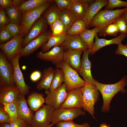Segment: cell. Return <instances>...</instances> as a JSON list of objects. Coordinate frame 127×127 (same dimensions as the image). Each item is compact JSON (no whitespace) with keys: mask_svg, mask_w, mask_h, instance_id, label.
Wrapping results in <instances>:
<instances>
[{"mask_svg":"<svg viewBox=\"0 0 127 127\" xmlns=\"http://www.w3.org/2000/svg\"><path fill=\"white\" fill-rule=\"evenodd\" d=\"M95 85L103 98V103L102 111L103 112H107L110 110L111 101L115 95L120 91L122 93L126 92L125 87L127 85V76H123L119 81L114 84H104L97 81Z\"/></svg>","mask_w":127,"mask_h":127,"instance_id":"1","label":"cell"},{"mask_svg":"<svg viewBox=\"0 0 127 127\" xmlns=\"http://www.w3.org/2000/svg\"><path fill=\"white\" fill-rule=\"evenodd\" d=\"M57 68L62 69L64 75V82L66 85L67 91L84 86L86 82L79 76L78 72L63 61L56 65Z\"/></svg>","mask_w":127,"mask_h":127,"instance_id":"2","label":"cell"},{"mask_svg":"<svg viewBox=\"0 0 127 127\" xmlns=\"http://www.w3.org/2000/svg\"><path fill=\"white\" fill-rule=\"evenodd\" d=\"M127 9V7H125L123 9L114 10H109L105 9L101 10L92 20L89 27H106L114 23Z\"/></svg>","mask_w":127,"mask_h":127,"instance_id":"3","label":"cell"},{"mask_svg":"<svg viewBox=\"0 0 127 127\" xmlns=\"http://www.w3.org/2000/svg\"><path fill=\"white\" fill-rule=\"evenodd\" d=\"M81 89L82 94L83 108L95 119L94 105L98 99L99 90L95 84L88 83L81 87Z\"/></svg>","mask_w":127,"mask_h":127,"instance_id":"4","label":"cell"},{"mask_svg":"<svg viewBox=\"0 0 127 127\" xmlns=\"http://www.w3.org/2000/svg\"><path fill=\"white\" fill-rule=\"evenodd\" d=\"M52 1L48 0L40 7L21 14L20 25L23 28V36L28 34L32 25L48 8Z\"/></svg>","mask_w":127,"mask_h":127,"instance_id":"5","label":"cell"},{"mask_svg":"<svg viewBox=\"0 0 127 127\" xmlns=\"http://www.w3.org/2000/svg\"><path fill=\"white\" fill-rule=\"evenodd\" d=\"M86 114L81 108H59L55 109L52 117L51 124L53 126L62 121H73L78 116Z\"/></svg>","mask_w":127,"mask_h":127,"instance_id":"6","label":"cell"},{"mask_svg":"<svg viewBox=\"0 0 127 127\" xmlns=\"http://www.w3.org/2000/svg\"><path fill=\"white\" fill-rule=\"evenodd\" d=\"M12 65L3 52H0V85L3 86H16L13 76Z\"/></svg>","mask_w":127,"mask_h":127,"instance_id":"7","label":"cell"},{"mask_svg":"<svg viewBox=\"0 0 127 127\" xmlns=\"http://www.w3.org/2000/svg\"><path fill=\"white\" fill-rule=\"evenodd\" d=\"M21 57L20 53L18 54L10 61L13 67V78L16 85L19 89L20 94L25 97L29 93L30 88L25 83L20 67L19 61Z\"/></svg>","mask_w":127,"mask_h":127,"instance_id":"8","label":"cell"},{"mask_svg":"<svg viewBox=\"0 0 127 127\" xmlns=\"http://www.w3.org/2000/svg\"><path fill=\"white\" fill-rule=\"evenodd\" d=\"M55 108L46 104L35 112L30 125L33 127H47L51 124Z\"/></svg>","mask_w":127,"mask_h":127,"instance_id":"9","label":"cell"},{"mask_svg":"<svg viewBox=\"0 0 127 127\" xmlns=\"http://www.w3.org/2000/svg\"><path fill=\"white\" fill-rule=\"evenodd\" d=\"M47 96L45 98L46 104L53 107L55 109L59 108L64 101L67 95L66 84L64 83L56 89L52 91L46 90Z\"/></svg>","mask_w":127,"mask_h":127,"instance_id":"10","label":"cell"},{"mask_svg":"<svg viewBox=\"0 0 127 127\" xmlns=\"http://www.w3.org/2000/svg\"><path fill=\"white\" fill-rule=\"evenodd\" d=\"M23 36L22 34L14 36L6 42L0 44V48L9 60L17 54L19 53L22 48Z\"/></svg>","mask_w":127,"mask_h":127,"instance_id":"11","label":"cell"},{"mask_svg":"<svg viewBox=\"0 0 127 127\" xmlns=\"http://www.w3.org/2000/svg\"><path fill=\"white\" fill-rule=\"evenodd\" d=\"M52 36V32L46 31L21 48L20 53L21 57H26L31 55L48 41Z\"/></svg>","mask_w":127,"mask_h":127,"instance_id":"12","label":"cell"},{"mask_svg":"<svg viewBox=\"0 0 127 127\" xmlns=\"http://www.w3.org/2000/svg\"><path fill=\"white\" fill-rule=\"evenodd\" d=\"M48 24L44 17H40L33 24L28 33L23 39L22 48L46 31Z\"/></svg>","mask_w":127,"mask_h":127,"instance_id":"13","label":"cell"},{"mask_svg":"<svg viewBox=\"0 0 127 127\" xmlns=\"http://www.w3.org/2000/svg\"><path fill=\"white\" fill-rule=\"evenodd\" d=\"M81 87L67 91L66 99L60 108H83L82 94Z\"/></svg>","mask_w":127,"mask_h":127,"instance_id":"14","label":"cell"},{"mask_svg":"<svg viewBox=\"0 0 127 127\" xmlns=\"http://www.w3.org/2000/svg\"><path fill=\"white\" fill-rule=\"evenodd\" d=\"M65 50L61 46H56L50 50L43 53H37L36 56L40 60L52 62L56 65L63 61V56Z\"/></svg>","mask_w":127,"mask_h":127,"instance_id":"15","label":"cell"},{"mask_svg":"<svg viewBox=\"0 0 127 127\" xmlns=\"http://www.w3.org/2000/svg\"><path fill=\"white\" fill-rule=\"evenodd\" d=\"M18 118L22 119L30 125L34 114L28 107L27 100L20 93L16 102Z\"/></svg>","mask_w":127,"mask_h":127,"instance_id":"16","label":"cell"},{"mask_svg":"<svg viewBox=\"0 0 127 127\" xmlns=\"http://www.w3.org/2000/svg\"><path fill=\"white\" fill-rule=\"evenodd\" d=\"M78 72L86 82L95 84L97 81L93 77L91 72V64L88 58L90 51L87 49L84 51Z\"/></svg>","mask_w":127,"mask_h":127,"instance_id":"17","label":"cell"},{"mask_svg":"<svg viewBox=\"0 0 127 127\" xmlns=\"http://www.w3.org/2000/svg\"><path fill=\"white\" fill-rule=\"evenodd\" d=\"M20 94L16 86L0 87V103H15Z\"/></svg>","mask_w":127,"mask_h":127,"instance_id":"18","label":"cell"},{"mask_svg":"<svg viewBox=\"0 0 127 127\" xmlns=\"http://www.w3.org/2000/svg\"><path fill=\"white\" fill-rule=\"evenodd\" d=\"M60 46L65 50L72 49L83 51L88 49L87 45L79 35H72L67 34L66 39Z\"/></svg>","mask_w":127,"mask_h":127,"instance_id":"19","label":"cell"},{"mask_svg":"<svg viewBox=\"0 0 127 127\" xmlns=\"http://www.w3.org/2000/svg\"><path fill=\"white\" fill-rule=\"evenodd\" d=\"M83 52L77 50H65L63 56V61L78 72L81 64V56Z\"/></svg>","mask_w":127,"mask_h":127,"instance_id":"20","label":"cell"},{"mask_svg":"<svg viewBox=\"0 0 127 127\" xmlns=\"http://www.w3.org/2000/svg\"><path fill=\"white\" fill-rule=\"evenodd\" d=\"M108 1L109 0H96L90 4L83 20L87 29H88L90 23L94 17L106 5Z\"/></svg>","mask_w":127,"mask_h":127,"instance_id":"21","label":"cell"},{"mask_svg":"<svg viewBox=\"0 0 127 127\" xmlns=\"http://www.w3.org/2000/svg\"><path fill=\"white\" fill-rule=\"evenodd\" d=\"M94 0H72L73 3L69 10L79 20H83L88 7Z\"/></svg>","mask_w":127,"mask_h":127,"instance_id":"22","label":"cell"},{"mask_svg":"<svg viewBox=\"0 0 127 127\" xmlns=\"http://www.w3.org/2000/svg\"><path fill=\"white\" fill-rule=\"evenodd\" d=\"M127 36L123 34H120L118 36L111 40H107L104 39H99L97 34L95 37V41L93 47L90 51V55L94 54L102 48L106 46L113 44H118L122 43L123 40Z\"/></svg>","mask_w":127,"mask_h":127,"instance_id":"23","label":"cell"},{"mask_svg":"<svg viewBox=\"0 0 127 127\" xmlns=\"http://www.w3.org/2000/svg\"><path fill=\"white\" fill-rule=\"evenodd\" d=\"M105 27H95L92 29H87L79 35L87 45L88 49L90 51L93 47L94 44V39L98 33Z\"/></svg>","mask_w":127,"mask_h":127,"instance_id":"24","label":"cell"},{"mask_svg":"<svg viewBox=\"0 0 127 127\" xmlns=\"http://www.w3.org/2000/svg\"><path fill=\"white\" fill-rule=\"evenodd\" d=\"M54 73V69L49 67L45 69L40 81L37 84L36 88L39 90L49 89L50 87Z\"/></svg>","mask_w":127,"mask_h":127,"instance_id":"25","label":"cell"},{"mask_svg":"<svg viewBox=\"0 0 127 127\" xmlns=\"http://www.w3.org/2000/svg\"><path fill=\"white\" fill-rule=\"evenodd\" d=\"M27 101L30 109L36 112L43 106L45 103V99L42 94L34 92L28 96Z\"/></svg>","mask_w":127,"mask_h":127,"instance_id":"26","label":"cell"},{"mask_svg":"<svg viewBox=\"0 0 127 127\" xmlns=\"http://www.w3.org/2000/svg\"><path fill=\"white\" fill-rule=\"evenodd\" d=\"M59 18L64 25L66 34L74 22L79 20L69 10H60Z\"/></svg>","mask_w":127,"mask_h":127,"instance_id":"27","label":"cell"},{"mask_svg":"<svg viewBox=\"0 0 127 127\" xmlns=\"http://www.w3.org/2000/svg\"><path fill=\"white\" fill-rule=\"evenodd\" d=\"M67 34L58 36H51L47 42L41 47V52L44 53L48 51L52 47L60 46L64 41Z\"/></svg>","mask_w":127,"mask_h":127,"instance_id":"28","label":"cell"},{"mask_svg":"<svg viewBox=\"0 0 127 127\" xmlns=\"http://www.w3.org/2000/svg\"><path fill=\"white\" fill-rule=\"evenodd\" d=\"M48 0H29L24 1L19 6V9L21 14L38 8L41 6Z\"/></svg>","mask_w":127,"mask_h":127,"instance_id":"29","label":"cell"},{"mask_svg":"<svg viewBox=\"0 0 127 127\" xmlns=\"http://www.w3.org/2000/svg\"><path fill=\"white\" fill-rule=\"evenodd\" d=\"M44 12V18L50 28L54 22L59 18L60 10L57 7L51 6Z\"/></svg>","mask_w":127,"mask_h":127,"instance_id":"30","label":"cell"},{"mask_svg":"<svg viewBox=\"0 0 127 127\" xmlns=\"http://www.w3.org/2000/svg\"><path fill=\"white\" fill-rule=\"evenodd\" d=\"M19 7L13 6L5 10L9 19L10 22L20 25L21 14Z\"/></svg>","mask_w":127,"mask_h":127,"instance_id":"31","label":"cell"},{"mask_svg":"<svg viewBox=\"0 0 127 127\" xmlns=\"http://www.w3.org/2000/svg\"><path fill=\"white\" fill-rule=\"evenodd\" d=\"M64 80V75L63 70L60 68L55 69L53 79L49 90L52 91L56 89L61 85Z\"/></svg>","mask_w":127,"mask_h":127,"instance_id":"32","label":"cell"},{"mask_svg":"<svg viewBox=\"0 0 127 127\" xmlns=\"http://www.w3.org/2000/svg\"><path fill=\"white\" fill-rule=\"evenodd\" d=\"M87 29L82 20H78L73 24L67 34L70 35H79Z\"/></svg>","mask_w":127,"mask_h":127,"instance_id":"33","label":"cell"},{"mask_svg":"<svg viewBox=\"0 0 127 127\" xmlns=\"http://www.w3.org/2000/svg\"><path fill=\"white\" fill-rule=\"evenodd\" d=\"M50 28L52 36H58L66 33L64 25L59 18L54 22Z\"/></svg>","mask_w":127,"mask_h":127,"instance_id":"34","label":"cell"},{"mask_svg":"<svg viewBox=\"0 0 127 127\" xmlns=\"http://www.w3.org/2000/svg\"><path fill=\"white\" fill-rule=\"evenodd\" d=\"M119 33L118 28L114 23L110 24L104 28L99 33V36L110 35L116 36Z\"/></svg>","mask_w":127,"mask_h":127,"instance_id":"35","label":"cell"},{"mask_svg":"<svg viewBox=\"0 0 127 127\" xmlns=\"http://www.w3.org/2000/svg\"><path fill=\"white\" fill-rule=\"evenodd\" d=\"M4 28L13 36H17L23 33V29L20 25L9 22Z\"/></svg>","mask_w":127,"mask_h":127,"instance_id":"36","label":"cell"},{"mask_svg":"<svg viewBox=\"0 0 127 127\" xmlns=\"http://www.w3.org/2000/svg\"><path fill=\"white\" fill-rule=\"evenodd\" d=\"M2 105L11 120L18 118L17 108L15 103H4Z\"/></svg>","mask_w":127,"mask_h":127,"instance_id":"37","label":"cell"},{"mask_svg":"<svg viewBox=\"0 0 127 127\" xmlns=\"http://www.w3.org/2000/svg\"><path fill=\"white\" fill-rule=\"evenodd\" d=\"M123 14L113 23L117 26L120 34H123L127 36V22Z\"/></svg>","mask_w":127,"mask_h":127,"instance_id":"38","label":"cell"},{"mask_svg":"<svg viewBox=\"0 0 127 127\" xmlns=\"http://www.w3.org/2000/svg\"><path fill=\"white\" fill-rule=\"evenodd\" d=\"M127 7V1L120 0H109L107 4L105 6V9L111 10L117 7Z\"/></svg>","mask_w":127,"mask_h":127,"instance_id":"39","label":"cell"},{"mask_svg":"<svg viewBox=\"0 0 127 127\" xmlns=\"http://www.w3.org/2000/svg\"><path fill=\"white\" fill-rule=\"evenodd\" d=\"M57 7L60 10H70L72 5V0H55Z\"/></svg>","mask_w":127,"mask_h":127,"instance_id":"40","label":"cell"},{"mask_svg":"<svg viewBox=\"0 0 127 127\" xmlns=\"http://www.w3.org/2000/svg\"><path fill=\"white\" fill-rule=\"evenodd\" d=\"M56 127H91L87 123L79 124L74 123L73 121H62L56 124Z\"/></svg>","mask_w":127,"mask_h":127,"instance_id":"41","label":"cell"},{"mask_svg":"<svg viewBox=\"0 0 127 127\" xmlns=\"http://www.w3.org/2000/svg\"><path fill=\"white\" fill-rule=\"evenodd\" d=\"M10 22L9 19L5 11V9L0 7V29L4 28Z\"/></svg>","mask_w":127,"mask_h":127,"instance_id":"42","label":"cell"},{"mask_svg":"<svg viewBox=\"0 0 127 127\" xmlns=\"http://www.w3.org/2000/svg\"><path fill=\"white\" fill-rule=\"evenodd\" d=\"M11 120L7 113L5 110L3 106L0 105V123H9Z\"/></svg>","mask_w":127,"mask_h":127,"instance_id":"43","label":"cell"},{"mask_svg":"<svg viewBox=\"0 0 127 127\" xmlns=\"http://www.w3.org/2000/svg\"><path fill=\"white\" fill-rule=\"evenodd\" d=\"M0 29V43H4L7 41L10 40L14 37L4 28Z\"/></svg>","mask_w":127,"mask_h":127,"instance_id":"44","label":"cell"},{"mask_svg":"<svg viewBox=\"0 0 127 127\" xmlns=\"http://www.w3.org/2000/svg\"><path fill=\"white\" fill-rule=\"evenodd\" d=\"M8 123L11 127H27L29 125L24 120L18 118L11 120Z\"/></svg>","mask_w":127,"mask_h":127,"instance_id":"45","label":"cell"},{"mask_svg":"<svg viewBox=\"0 0 127 127\" xmlns=\"http://www.w3.org/2000/svg\"><path fill=\"white\" fill-rule=\"evenodd\" d=\"M115 53L116 55H123L127 57V44L124 45L121 43L118 44Z\"/></svg>","mask_w":127,"mask_h":127,"instance_id":"46","label":"cell"},{"mask_svg":"<svg viewBox=\"0 0 127 127\" xmlns=\"http://www.w3.org/2000/svg\"><path fill=\"white\" fill-rule=\"evenodd\" d=\"M41 73L39 71H35L32 72L30 76V79L32 81L36 82L40 79L41 76Z\"/></svg>","mask_w":127,"mask_h":127,"instance_id":"47","label":"cell"},{"mask_svg":"<svg viewBox=\"0 0 127 127\" xmlns=\"http://www.w3.org/2000/svg\"><path fill=\"white\" fill-rule=\"evenodd\" d=\"M0 5L4 9L11 7L13 6L12 0H0Z\"/></svg>","mask_w":127,"mask_h":127,"instance_id":"48","label":"cell"},{"mask_svg":"<svg viewBox=\"0 0 127 127\" xmlns=\"http://www.w3.org/2000/svg\"><path fill=\"white\" fill-rule=\"evenodd\" d=\"M24 1V0H12L13 6L19 7Z\"/></svg>","mask_w":127,"mask_h":127,"instance_id":"49","label":"cell"},{"mask_svg":"<svg viewBox=\"0 0 127 127\" xmlns=\"http://www.w3.org/2000/svg\"><path fill=\"white\" fill-rule=\"evenodd\" d=\"M0 127H11L8 123H4L0 124Z\"/></svg>","mask_w":127,"mask_h":127,"instance_id":"50","label":"cell"},{"mask_svg":"<svg viewBox=\"0 0 127 127\" xmlns=\"http://www.w3.org/2000/svg\"><path fill=\"white\" fill-rule=\"evenodd\" d=\"M123 15L127 22V9L123 14Z\"/></svg>","mask_w":127,"mask_h":127,"instance_id":"51","label":"cell"},{"mask_svg":"<svg viewBox=\"0 0 127 127\" xmlns=\"http://www.w3.org/2000/svg\"><path fill=\"white\" fill-rule=\"evenodd\" d=\"M99 127H111V126L109 125H107L106 123H103Z\"/></svg>","mask_w":127,"mask_h":127,"instance_id":"52","label":"cell"},{"mask_svg":"<svg viewBox=\"0 0 127 127\" xmlns=\"http://www.w3.org/2000/svg\"><path fill=\"white\" fill-rule=\"evenodd\" d=\"M27 127H33L31 125H28Z\"/></svg>","mask_w":127,"mask_h":127,"instance_id":"53","label":"cell"},{"mask_svg":"<svg viewBox=\"0 0 127 127\" xmlns=\"http://www.w3.org/2000/svg\"><path fill=\"white\" fill-rule=\"evenodd\" d=\"M52 126H53L51 124H50L47 127H51Z\"/></svg>","mask_w":127,"mask_h":127,"instance_id":"54","label":"cell"}]
</instances>
